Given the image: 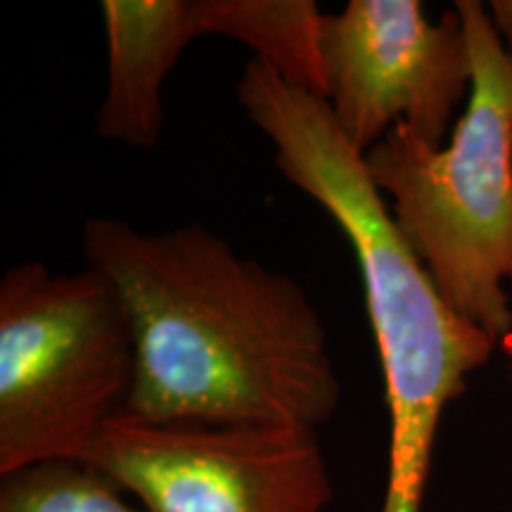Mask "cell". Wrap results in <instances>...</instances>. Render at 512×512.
I'll return each mask as SVG.
<instances>
[{
	"label": "cell",
	"mask_w": 512,
	"mask_h": 512,
	"mask_svg": "<svg viewBox=\"0 0 512 512\" xmlns=\"http://www.w3.org/2000/svg\"><path fill=\"white\" fill-rule=\"evenodd\" d=\"M235 93L271 140L285 181L328 211L354 249L389 411V472L380 512H420L448 403L491 361L496 339L458 316L401 238L328 102L249 60Z\"/></svg>",
	"instance_id": "obj_2"
},
{
	"label": "cell",
	"mask_w": 512,
	"mask_h": 512,
	"mask_svg": "<svg viewBox=\"0 0 512 512\" xmlns=\"http://www.w3.org/2000/svg\"><path fill=\"white\" fill-rule=\"evenodd\" d=\"M486 12L501 46L512 55V0H491L486 3Z\"/></svg>",
	"instance_id": "obj_10"
},
{
	"label": "cell",
	"mask_w": 512,
	"mask_h": 512,
	"mask_svg": "<svg viewBox=\"0 0 512 512\" xmlns=\"http://www.w3.org/2000/svg\"><path fill=\"white\" fill-rule=\"evenodd\" d=\"M136 344L117 290L93 268L41 261L0 278V477L43 463H83L126 411Z\"/></svg>",
	"instance_id": "obj_4"
},
{
	"label": "cell",
	"mask_w": 512,
	"mask_h": 512,
	"mask_svg": "<svg viewBox=\"0 0 512 512\" xmlns=\"http://www.w3.org/2000/svg\"><path fill=\"white\" fill-rule=\"evenodd\" d=\"M200 36H226L280 79L325 100L316 0H192Z\"/></svg>",
	"instance_id": "obj_8"
},
{
	"label": "cell",
	"mask_w": 512,
	"mask_h": 512,
	"mask_svg": "<svg viewBox=\"0 0 512 512\" xmlns=\"http://www.w3.org/2000/svg\"><path fill=\"white\" fill-rule=\"evenodd\" d=\"M83 463L145 512H325L335 486L318 430L147 422L121 413Z\"/></svg>",
	"instance_id": "obj_5"
},
{
	"label": "cell",
	"mask_w": 512,
	"mask_h": 512,
	"mask_svg": "<svg viewBox=\"0 0 512 512\" xmlns=\"http://www.w3.org/2000/svg\"><path fill=\"white\" fill-rule=\"evenodd\" d=\"M0 512H145L88 463H43L0 477Z\"/></svg>",
	"instance_id": "obj_9"
},
{
	"label": "cell",
	"mask_w": 512,
	"mask_h": 512,
	"mask_svg": "<svg viewBox=\"0 0 512 512\" xmlns=\"http://www.w3.org/2000/svg\"><path fill=\"white\" fill-rule=\"evenodd\" d=\"M86 266L117 290L136 344L126 411L147 422L318 430L342 401L328 330L290 275L202 223L145 233L91 219Z\"/></svg>",
	"instance_id": "obj_1"
},
{
	"label": "cell",
	"mask_w": 512,
	"mask_h": 512,
	"mask_svg": "<svg viewBox=\"0 0 512 512\" xmlns=\"http://www.w3.org/2000/svg\"><path fill=\"white\" fill-rule=\"evenodd\" d=\"M107 88L95 131L126 147H155L166 126L164 83L200 38L192 0H102Z\"/></svg>",
	"instance_id": "obj_7"
},
{
	"label": "cell",
	"mask_w": 512,
	"mask_h": 512,
	"mask_svg": "<svg viewBox=\"0 0 512 512\" xmlns=\"http://www.w3.org/2000/svg\"><path fill=\"white\" fill-rule=\"evenodd\" d=\"M498 349H501V354L508 358V363L512 366V330L498 342Z\"/></svg>",
	"instance_id": "obj_11"
},
{
	"label": "cell",
	"mask_w": 512,
	"mask_h": 512,
	"mask_svg": "<svg viewBox=\"0 0 512 512\" xmlns=\"http://www.w3.org/2000/svg\"><path fill=\"white\" fill-rule=\"evenodd\" d=\"M320 64L325 102L363 157L396 124L441 147L472 88L456 8L430 22L418 0H349L335 15L325 12Z\"/></svg>",
	"instance_id": "obj_6"
},
{
	"label": "cell",
	"mask_w": 512,
	"mask_h": 512,
	"mask_svg": "<svg viewBox=\"0 0 512 512\" xmlns=\"http://www.w3.org/2000/svg\"><path fill=\"white\" fill-rule=\"evenodd\" d=\"M453 8L472 88L451 136L432 147L396 124L363 162L441 297L501 342L512 330V55L484 3L456 0Z\"/></svg>",
	"instance_id": "obj_3"
}]
</instances>
